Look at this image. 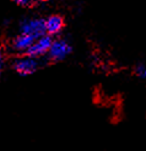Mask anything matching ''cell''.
I'll return each mask as SVG.
<instances>
[{
    "label": "cell",
    "instance_id": "1",
    "mask_svg": "<svg viewBox=\"0 0 146 151\" xmlns=\"http://www.w3.org/2000/svg\"><path fill=\"white\" fill-rule=\"evenodd\" d=\"M41 67V60L28 55L17 56L13 61V69L20 76H30Z\"/></svg>",
    "mask_w": 146,
    "mask_h": 151
},
{
    "label": "cell",
    "instance_id": "2",
    "mask_svg": "<svg viewBox=\"0 0 146 151\" xmlns=\"http://www.w3.org/2000/svg\"><path fill=\"white\" fill-rule=\"evenodd\" d=\"M18 33L32 35L36 39L46 34L45 18L40 17H28L23 18L18 24Z\"/></svg>",
    "mask_w": 146,
    "mask_h": 151
},
{
    "label": "cell",
    "instance_id": "3",
    "mask_svg": "<svg viewBox=\"0 0 146 151\" xmlns=\"http://www.w3.org/2000/svg\"><path fill=\"white\" fill-rule=\"evenodd\" d=\"M72 45L66 39L55 38L53 45L50 47V50L47 55V59L53 63L63 61L69 57L72 52Z\"/></svg>",
    "mask_w": 146,
    "mask_h": 151
},
{
    "label": "cell",
    "instance_id": "4",
    "mask_svg": "<svg viewBox=\"0 0 146 151\" xmlns=\"http://www.w3.org/2000/svg\"><path fill=\"white\" fill-rule=\"evenodd\" d=\"M53 41H54V38H52L48 34H45L33 42V45H31L30 49L25 55L34 57V58H39V59L45 56L47 57V55L50 50V47L53 45Z\"/></svg>",
    "mask_w": 146,
    "mask_h": 151
},
{
    "label": "cell",
    "instance_id": "5",
    "mask_svg": "<svg viewBox=\"0 0 146 151\" xmlns=\"http://www.w3.org/2000/svg\"><path fill=\"white\" fill-rule=\"evenodd\" d=\"M37 39L32 35H28V34H22L18 33L16 37L12 39L9 48L13 52L17 53L18 56H22L28 52V50L30 49V47L33 45V42Z\"/></svg>",
    "mask_w": 146,
    "mask_h": 151
},
{
    "label": "cell",
    "instance_id": "6",
    "mask_svg": "<svg viewBox=\"0 0 146 151\" xmlns=\"http://www.w3.org/2000/svg\"><path fill=\"white\" fill-rule=\"evenodd\" d=\"M64 25H65L64 18L60 15H50L45 18L46 34L54 39L62 33V31L64 30Z\"/></svg>",
    "mask_w": 146,
    "mask_h": 151
},
{
    "label": "cell",
    "instance_id": "7",
    "mask_svg": "<svg viewBox=\"0 0 146 151\" xmlns=\"http://www.w3.org/2000/svg\"><path fill=\"white\" fill-rule=\"evenodd\" d=\"M135 74L138 76L140 80L146 81V63H139L135 66L134 69Z\"/></svg>",
    "mask_w": 146,
    "mask_h": 151
},
{
    "label": "cell",
    "instance_id": "8",
    "mask_svg": "<svg viewBox=\"0 0 146 151\" xmlns=\"http://www.w3.org/2000/svg\"><path fill=\"white\" fill-rule=\"evenodd\" d=\"M16 5L18 6H22V7H29L33 4L34 0H13Z\"/></svg>",
    "mask_w": 146,
    "mask_h": 151
},
{
    "label": "cell",
    "instance_id": "9",
    "mask_svg": "<svg viewBox=\"0 0 146 151\" xmlns=\"http://www.w3.org/2000/svg\"><path fill=\"white\" fill-rule=\"evenodd\" d=\"M4 67H5V55L2 52V50L0 49V73L2 72Z\"/></svg>",
    "mask_w": 146,
    "mask_h": 151
},
{
    "label": "cell",
    "instance_id": "10",
    "mask_svg": "<svg viewBox=\"0 0 146 151\" xmlns=\"http://www.w3.org/2000/svg\"><path fill=\"white\" fill-rule=\"evenodd\" d=\"M41 1H49V0H41Z\"/></svg>",
    "mask_w": 146,
    "mask_h": 151
}]
</instances>
